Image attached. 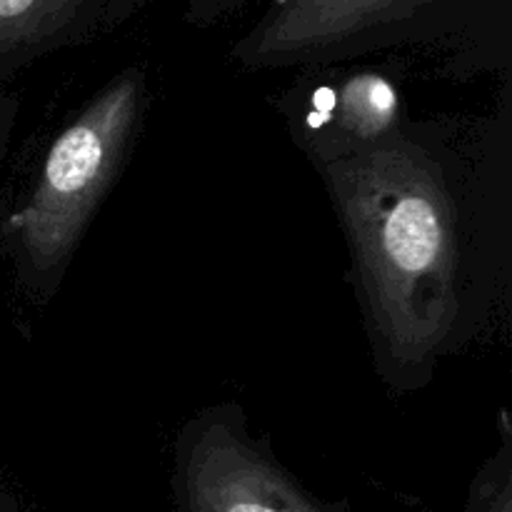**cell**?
<instances>
[{"mask_svg":"<svg viewBox=\"0 0 512 512\" xmlns=\"http://www.w3.org/2000/svg\"><path fill=\"white\" fill-rule=\"evenodd\" d=\"M350 253L375 375L428 388L512 318V98L408 118L373 153L320 165Z\"/></svg>","mask_w":512,"mask_h":512,"instance_id":"6da1fadb","label":"cell"},{"mask_svg":"<svg viewBox=\"0 0 512 512\" xmlns=\"http://www.w3.org/2000/svg\"><path fill=\"white\" fill-rule=\"evenodd\" d=\"M148 78L128 68L110 78L55 133L20 203L5 215L3 243L20 295L58 293L90 223L123 173L148 113Z\"/></svg>","mask_w":512,"mask_h":512,"instance_id":"7a4b0ae2","label":"cell"},{"mask_svg":"<svg viewBox=\"0 0 512 512\" xmlns=\"http://www.w3.org/2000/svg\"><path fill=\"white\" fill-rule=\"evenodd\" d=\"M173 490L180 512H330L253 438L230 400L198 410L178 430Z\"/></svg>","mask_w":512,"mask_h":512,"instance_id":"3957f363","label":"cell"},{"mask_svg":"<svg viewBox=\"0 0 512 512\" xmlns=\"http://www.w3.org/2000/svg\"><path fill=\"white\" fill-rule=\"evenodd\" d=\"M443 0H278L233 50L248 70L323 65L415 35Z\"/></svg>","mask_w":512,"mask_h":512,"instance_id":"277c9868","label":"cell"},{"mask_svg":"<svg viewBox=\"0 0 512 512\" xmlns=\"http://www.w3.org/2000/svg\"><path fill=\"white\" fill-rule=\"evenodd\" d=\"M275 110L313 168L373 153L410 118L398 83L378 70L305 75L275 98Z\"/></svg>","mask_w":512,"mask_h":512,"instance_id":"5b68a950","label":"cell"},{"mask_svg":"<svg viewBox=\"0 0 512 512\" xmlns=\"http://www.w3.org/2000/svg\"><path fill=\"white\" fill-rule=\"evenodd\" d=\"M95 15V0H0V78L83 38Z\"/></svg>","mask_w":512,"mask_h":512,"instance_id":"8992f818","label":"cell"},{"mask_svg":"<svg viewBox=\"0 0 512 512\" xmlns=\"http://www.w3.org/2000/svg\"><path fill=\"white\" fill-rule=\"evenodd\" d=\"M463 512H512V425L508 410H500L498 445L475 473Z\"/></svg>","mask_w":512,"mask_h":512,"instance_id":"52a82bcc","label":"cell"},{"mask_svg":"<svg viewBox=\"0 0 512 512\" xmlns=\"http://www.w3.org/2000/svg\"><path fill=\"white\" fill-rule=\"evenodd\" d=\"M15 123H18V100L13 95L0 93V165H3L5 155H8Z\"/></svg>","mask_w":512,"mask_h":512,"instance_id":"ba28073f","label":"cell"},{"mask_svg":"<svg viewBox=\"0 0 512 512\" xmlns=\"http://www.w3.org/2000/svg\"><path fill=\"white\" fill-rule=\"evenodd\" d=\"M0 512H18V503L8 490L0 488Z\"/></svg>","mask_w":512,"mask_h":512,"instance_id":"9c48e42d","label":"cell"}]
</instances>
